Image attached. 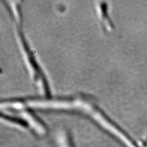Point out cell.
<instances>
[{
    "mask_svg": "<svg viewBox=\"0 0 147 147\" xmlns=\"http://www.w3.org/2000/svg\"><path fill=\"white\" fill-rule=\"evenodd\" d=\"M57 147H72L71 138L66 132H61L57 136Z\"/></svg>",
    "mask_w": 147,
    "mask_h": 147,
    "instance_id": "obj_1",
    "label": "cell"
},
{
    "mask_svg": "<svg viewBox=\"0 0 147 147\" xmlns=\"http://www.w3.org/2000/svg\"><path fill=\"white\" fill-rule=\"evenodd\" d=\"M146 141H147V140H146Z\"/></svg>",
    "mask_w": 147,
    "mask_h": 147,
    "instance_id": "obj_2",
    "label": "cell"
}]
</instances>
